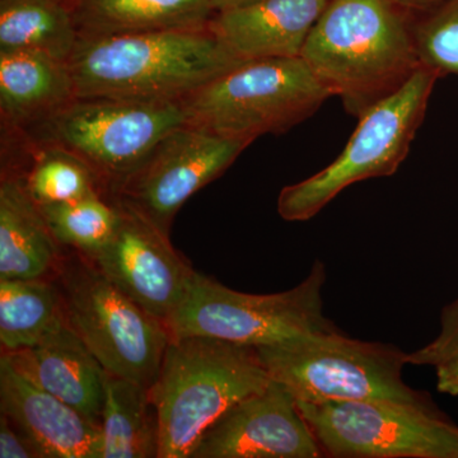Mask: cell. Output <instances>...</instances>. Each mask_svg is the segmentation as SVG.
<instances>
[{
  "label": "cell",
  "instance_id": "1",
  "mask_svg": "<svg viewBox=\"0 0 458 458\" xmlns=\"http://www.w3.org/2000/svg\"><path fill=\"white\" fill-rule=\"evenodd\" d=\"M301 57L357 119L423 66L412 20L393 0H328Z\"/></svg>",
  "mask_w": 458,
  "mask_h": 458
},
{
  "label": "cell",
  "instance_id": "2",
  "mask_svg": "<svg viewBox=\"0 0 458 458\" xmlns=\"http://www.w3.org/2000/svg\"><path fill=\"white\" fill-rule=\"evenodd\" d=\"M240 63L208 26L82 36L66 65L77 98L181 102Z\"/></svg>",
  "mask_w": 458,
  "mask_h": 458
},
{
  "label": "cell",
  "instance_id": "3",
  "mask_svg": "<svg viewBox=\"0 0 458 458\" xmlns=\"http://www.w3.org/2000/svg\"><path fill=\"white\" fill-rule=\"evenodd\" d=\"M270 381L252 346L212 337H172L149 388L158 418V458H189L208 428Z\"/></svg>",
  "mask_w": 458,
  "mask_h": 458
},
{
  "label": "cell",
  "instance_id": "4",
  "mask_svg": "<svg viewBox=\"0 0 458 458\" xmlns=\"http://www.w3.org/2000/svg\"><path fill=\"white\" fill-rule=\"evenodd\" d=\"M330 98L300 56L241 62L181 102L190 125L252 144L291 131Z\"/></svg>",
  "mask_w": 458,
  "mask_h": 458
},
{
  "label": "cell",
  "instance_id": "5",
  "mask_svg": "<svg viewBox=\"0 0 458 458\" xmlns=\"http://www.w3.org/2000/svg\"><path fill=\"white\" fill-rule=\"evenodd\" d=\"M256 351L270 378L297 401L390 400L438 409L429 394L403 381L409 352L393 344L361 342L337 331Z\"/></svg>",
  "mask_w": 458,
  "mask_h": 458
},
{
  "label": "cell",
  "instance_id": "6",
  "mask_svg": "<svg viewBox=\"0 0 458 458\" xmlns=\"http://www.w3.org/2000/svg\"><path fill=\"white\" fill-rule=\"evenodd\" d=\"M325 283L327 267L321 260L300 284L276 294L242 293L195 271L188 293L165 327L172 337H212L252 348L337 333L324 313Z\"/></svg>",
  "mask_w": 458,
  "mask_h": 458
},
{
  "label": "cell",
  "instance_id": "7",
  "mask_svg": "<svg viewBox=\"0 0 458 458\" xmlns=\"http://www.w3.org/2000/svg\"><path fill=\"white\" fill-rule=\"evenodd\" d=\"M185 123L182 102L75 98L31 128L5 131L82 159L98 174L107 197L162 138Z\"/></svg>",
  "mask_w": 458,
  "mask_h": 458
},
{
  "label": "cell",
  "instance_id": "8",
  "mask_svg": "<svg viewBox=\"0 0 458 458\" xmlns=\"http://www.w3.org/2000/svg\"><path fill=\"white\" fill-rule=\"evenodd\" d=\"M439 78L433 69L420 66L405 86L361 114L335 161L309 179L282 189L278 198L282 219L310 221L352 183L396 174L426 119Z\"/></svg>",
  "mask_w": 458,
  "mask_h": 458
},
{
  "label": "cell",
  "instance_id": "9",
  "mask_svg": "<svg viewBox=\"0 0 458 458\" xmlns=\"http://www.w3.org/2000/svg\"><path fill=\"white\" fill-rule=\"evenodd\" d=\"M66 322L105 370L152 387L172 336L80 252L63 256L54 276Z\"/></svg>",
  "mask_w": 458,
  "mask_h": 458
},
{
  "label": "cell",
  "instance_id": "10",
  "mask_svg": "<svg viewBox=\"0 0 458 458\" xmlns=\"http://www.w3.org/2000/svg\"><path fill=\"white\" fill-rule=\"evenodd\" d=\"M297 403L325 457L458 458V427L439 409L390 400Z\"/></svg>",
  "mask_w": 458,
  "mask_h": 458
},
{
  "label": "cell",
  "instance_id": "11",
  "mask_svg": "<svg viewBox=\"0 0 458 458\" xmlns=\"http://www.w3.org/2000/svg\"><path fill=\"white\" fill-rule=\"evenodd\" d=\"M250 146L185 123L162 138L107 198L170 236L172 221L186 200L221 177Z\"/></svg>",
  "mask_w": 458,
  "mask_h": 458
},
{
  "label": "cell",
  "instance_id": "12",
  "mask_svg": "<svg viewBox=\"0 0 458 458\" xmlns=\"http://www.w3.org/2000/svg\"><path fill=\"white\" fill-rule=\"evenodd\" d=\"M114 203L120 209L119 227L98 255L87 259L144 311L165 324L182 303L195 270L174 249L168 234L131 208Z\"/></svg>",
  "mask_w": 458,
  "mask_h": 458
},
{
  "label": "cell",
  "instance_id": "13",
  "mask_svg": "<svg viewBox=\"0 0 458 458\" xmlns=\"http://www.w3.org/2000/svg\"><path fill=\"white\" fill-rule=\"evenodd\" d=\"M325 457L294 394L273 381L205 430L189 458Z\"/></svg>",
  "mask_w": 458,
  "mask_h": 458
},
{
  "label": "cell",
  "instance_id": "14",
  "mask_svg": "<svg viewBox=\"0 0 458 458\" xmlns=\"http://www.w3.org/2000/svg\"><path fill=\"white\" fill-rule=\"evenodd\" d=\"M0 410L40 458H101L98 424L33 384L4 355L0 358Z\"/></svg>",
  "mask_w": 458,
  "mask_h": 458
},
{
  "label": "cell",
  "instance_id": "15",
  "mask_svg": "<svg viewBox=\"0 0 458 458\" xmlns=\"http://www.w3.org/2000/svg\"><path fill=\"white\" fill-rule=\"evenodd\" d=\"M328 0H258L216 12L210 31L241 62L300 57Z\"/></svg>",
  "mask_w": 458,
  "mask_h": 458
},
{
  "label": "cell",
  "instance_id": "16",
  "mask_svg": "<svg viewBox=\"0 0 458 458\" xmlns=\"http://www.w3.org/2000/svg\"><path fill=\"white\" fill-rule=\"evenodd\" d=\"M2 355L33 384L99 426L106 370L68 322L31 348Z\"/></svg>",
  "mask_w": 458,
  "mask_h": 458
},
{
  "label": "cell",
  "instance_id": "17",
  "mask_svg": "<svg viewBox=\"0 0 458 458\" xmlns=\"http://www.w3.org/2000/svg\"><path fill=\"white\" fill-rule=\"evenodd\" d=\"M64 250L17 172L3 168L0 182V279L54 278Z\"/></svg>",
  "mask_w": 458,
  "mask_h": 458
},
{
  "label": "cell",
  "instance_id": "18",
  "mask_svg": "<svg viewBox=\"0 0 458 458\" xmlns=\"http://www.w3.org/2000/svg\"><path fill=\"white\" fill-rule=\"evenodd\" d=\"M75 98L66 62L36 51H0V111L5 131L31 128Z\"/></svg>",
  "mask_w": 458,
  "mask_h": 458
},
{
  "label": "cell",
  "instance_id": "19",
  "mask_svg": "<svg viewBox=\"0 0 458 458\" xmlns=\"http://www.w3.org/2000/svg\"><path fill=\"white\" fill-rule=\"evenodd\" d=\"M80 38L199 30L209 26L210 0H71Z\"/></svg>",
  "mask_w": 458,
  "mask_h": 458
},
{
  "label": "cell",
  "instance_id": "20",
  "mask_svg": "<svg viewBox=\"0 0 458 458\" xmlns=\"http://www.w3.org/2000/svg\"><path fill=\"white\" fill-rule=\"evenodd\" d=\"M99 428L101 458H158V418L146 386L106 372Z\"/></svg>",
  "mask_w": 458,
  "mask_h": 458
},
{
  "label": "cell",
  "instance_id": "21",
  "mask_svg": "<svg viewBox=\"0 0 458 458\" xmlns=\"http://www.w3.org/2000/svg\"><path fill=\"white\" fill-rule=\"evenodd\" d=\"M64 324V302L55 279H0L2 352L31 348Z\"/></svg>",
  "mask_w": 458,
  "mask_h": 458
},
{
  "label": "cell",
  "instance_id": "22",
  "mask_svg": "<svg viewBox=\"0 0 458 458\" xmlns=\"http://www.w3.org/2000/svg\"><path fill=\"white\" fill-rule=\"evenodd\" d=\"M78 41L64 0H0V51H36L68 62Z\"/></svg>",
  "mask_w": 458,
  "mask_h": 458
},
{
  "label": "cell",
  "instance_id": "23",
  "mask_svg": "<svg viewBox=\"0 0 458 458\" xmlns=\"http://www.w3.org/2000/svg\"><path fill=\"white\" fill-rule=\"evenodd\" d=\"M8 135L17 138L23 153L30 156V164L22 170H7L20 174L36 204L64 203L93 194L105 195L98 174L82 159L62 148L38 146L21 140L17 135Z\"/></svg>",
  "mask_w": 458,
  "mask_h": 458
},
{
  "label": "cell",
  "instance_id": "24",
  "mask_svg": "<svg viewBox=\"0 0 458 458\" xmlns=\"http://www.w3.org/2000/svg\"><path fill=\"white\" fill-rule=\"evenodd\" d=\"M38 207L56 242L86 258L98 255L119 227V207L104 194Z\"/></svg>",
  "mask_w": 458,
  "mask_h": 458
},
{
  "label": "cell",
  "instance_id": "25",
  "mask_svg": "<svg viewBox=\"0 0 458 458\" xmlns=\"http://www.w3.org/2000/svg\"><path fill=\"white\" fill-rule=\"evenodd\" d=\"M412 32L421 64L439 77L458 75V0H445L412 20Z\"/></svg>",
  "mask_w": 458,
  "mask_h": 458
},
{
  "label": "cell",
  "instance_id": "26",
  "mask_svg": "<svg viewBox=\"0 0 458 458\" xmlns=\"http://www.w3.org/2000/svg\"><path fill=\"white\" fill-rule=\"evenodd\" d=\"M458 355V298L443 309L441 328L436 339L409 352V364L437 367Z\"/></svg>",
  "mask_w": 458,
  "mask_h": 458
},
{
  "label": "cell",
  "instance_id": "27",
  "mask_svg": "<svg viewBox=\"0 0 458 458\" xmlns=\"http://www.w3.org/2000/svg\"><path fill=\"white\" fill-rule=\"evenodd\" d=\"M0 458H40L31 443L0 412Z\"/></svg>",
  "mask_w": 458,
  "mask_h": 458
},
{
  "label": "cell",
  "instance_id": "28",
  "mask_svg": "<svg viewBox=\"0 0 458 458\" xmlns=\"http://www.w3.org/2000/svg\"><path fill=\"white\" fill-rule=\"evenodd\" d=\"M439 393L458 396V355L436 367Z\"/></svg>",
  "mask_w": 458,
  "mask_h": 458
},
{
  "label": "cell",
  "instance_id": "29",
  "mask_svg": "<svg viewBox=\"0 0 458 458\" xmlns=\"http://www.w3.org/2000/svg\"><path fill=\"white\" fill-rule=\"evenodd\" d=\"M393 2L408 14L414 13V12L424 14L438 7L445 0H393Z\"/></svg>",
  "mask_w": 458,
  "mask_h": 458
},
{
  "label": "cell",
  "instance_id": "30",
  "mask_svg": "<svg viewBox=\"0 0 458 458\" xmlns=\"http://www.w3.org/2000/svg\"><path fill=\"white\" fill-rule=\"evenodd\" d=\"M210 2H212L214 11L216 13V12L243 7V5L251 4V3L258 2V0H210Z\"/></svg>",
  "mask_w": 458,
  "mask_h": 458
},
{
  "label": "cell",
  "instance_id": "31",
  "mask_svg": "<svg viewBox=\"0 0 458 458\" xmlns=\"http://www.w3.org/2000/svg\"><path fill=\"white\" fill-rule=\"evenodd\" d=\"M64 2L69 3V2H71V0H64Z\"/></svg>",
  "mask_w": 458,
  "mask_h": 458
}]
</instances>
